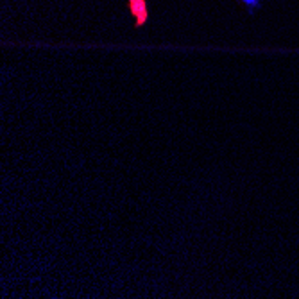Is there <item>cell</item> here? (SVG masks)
Segmentation results:
<instances>
[{
    "label": "cell",
    "instance_id": "6da1fadb",
    "mask_svg": "<svg viewBox=\"0 0 299 299\" xmlns=\"http://www.w3.org/2000/svg\"><path fill=\"white\" fill-rule=\"evenodd\" d=\"M127 7L131 16H135V27H143L149 20L147 0H127Z\"/></svg>",
    "mask_w": 299,
    "mask_h": 299
}]
</instances>
